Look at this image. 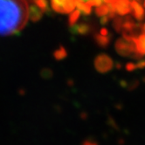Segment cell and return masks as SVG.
Masks as SVG:
<instances>
[{
  "instance_id": "1",
  "label": "cell",
  "mask_w": 145,
  "mask_h": 145,
  "mask_svg": "<svg viewBox=\"0 0 145 145\" xmlns=\"http://www.w3.org/2000/svg\"><path fill=\"white\" fill-rule=\"evenodd\" d=\"M28 20L25 0H0V36L18 33Z\"/></svg>"
},
{
  "instance_id": "2",
  "label": "cell",
  "mask_w": 145,
  "mask_h": 145,
  "mask_svg": "<svg viewBox=\"0 0 145 145\" xmlns=\"http://www.w3.org/2000/svg\"><path fill=\"white\" fill-rule=\"evenodd\" d=\"M95 68L101 72H106L109 71L113 67L112 59L106 54L99 55L95 60Z\"/></svg>"
},
{
  "instance_id": "3",
  "label": "cell",
  "mask_w": 145,
  "mask_h": 145,
  "mask_svg": "<svg viewBox=\"0 0 145 145\" xmlns=\"http://www.w3.org/2000/svg\"><path fill=\"white\" fill-rule=\"evenodd\" d=\"M116 8V12L121 16H124L131 13L130 0H117L114 4Z\"/></svg>"
},
{
  "instance_id": "4",
  "label": "cell",
  "mask_w": 145,
  "mask_h": 145,
  "mask_svg": "<svg viewBox=\"0 0 145 145\" xmlns=\"http://www.w3.org/2000/svg\"><path fill=\"white\" fill-rule=\"evenodd\" d=\"M131 5V13L133 14L134 18L138 21H142L145 18V10L144 8L140 5L139 2L133 0L130 2Z\"/></svg>"
},
{
  "instance_id": "5",
  "label": "cell",
  "mask_w": 145,
  "mask_h": 145,
  "mask_svg": "<svg viewBox=\"0 0 145 145\" xmlns=\"http://www.w3.org/2000/svg\"><path fill=\"white\" fill-rule=\"evenodd\" d=\"M43 17V12L38 6L31 5L28 6V19L32 22H38Z\"/></svg>"
},
{
  "instance_id": "6",
  "label": "cell",
  "mask_w": 145,
  "mask_h": 145,
  "mask_svg": "<svg viewBox=\"0 0 145 145\" xmlns=\"http://www.w3.org/2000/svg\"><path fill=\"white\" fill-rule=\"evenodd\" d=\"M135 43H136L137 54L140 57L145 55V33H142L137 37L135 39Z\"/></svg>"
},
{
  "instance_id": "7",
  "label": "cell",
  "mask_w": 145,
  "mask_h": 145,
  "mask_svg": "<svg viewBox=\"0 0 145 145\" xmlns=\"http://www.w3.org/2000/svg\"><path fill=\"white\" fill-rule=\"evenodd\" d=\"M90 30L89 25L86 23H80V24H75L72 26H71V31L74 34H87Z\"/></svg>"
},
{
  "instance_id": "8",
  "label": "cell",
  "mask_w": 145,
  "mask_h": 145,
  "mask_svg": "<svg viewBox=\"0 0 145 145\" xmlns=\"http://www.w3.org/2000/svg\"><path fill=\"white\" fill-rule=\"evenodd\" d=\"M76 7L80 12V13L84 14V15H89L92 11V9H91L92 6L89 5L88 3L82 2L81 0H77L76 1Z\"/></svg>"
},
{
  "instance_id": "9",
  "label": "cell",
  "mask_w": 145,
  "mask_h": 145,
  "mask_svg": "<svg viewBox=\"0 0 145 145\" xmlns=\"http://www.w3.org/2000/svg\"><path fill=\"white\" fill-rule=\"evenodd\" d=\"M108 12H109V7H108V4L107 3L102 4L99 6H96L95 8V13L99 17L107 16Z\"/></svg>"
},
{
  "instance_id": "10",
  "label": "cell",
  "mask_w": 145,
  "mask_h": 145,
  "mask_svg": "<svg viewBox=\"0 0 145 145\" xmlns=\"http://www.w3.org/2000/svg\"><path fill=\"white\" fill-rule=\"evenodd\" d=\"M33 1L43 12H50V8L48 6L47 0H33Z\"/></svg>"
},
{
  "instance_id": "11",
  "label": "cell",
  "mask_w": 145,
  "mask_h": 145,
  "mask_svg": "<svg viewBox=\"0 0 145 145\" xmlns=\"http://www.w3.org/2000/svg\"><path fill=\"white\" fill-rule=\"evenodd\" d=\"M80 12L79 10H75V11L72 12L69 15V18H68V23H69V25L70 26H72L76 24L77 20L80 18Z\"/></svg>"
},
{
  "instance_id": "12",
  "label": "cell",
  "mask_w": 145,
  "mask_h": 145,
  "mask_svg": "<svg viewBox=\"0 0 145 145\" xmlns=\"http://www.w3.org/2000/svg\"><path fill=\"white\" fill-rule=\"evenodd\" d=\"M95 38V40L98 43V45L101 46H106L109 43V40H110L109 38L108 37V35L104 36L101 34H96Z\"/></svg>"
},
{
  "instance_id": "13",
  "label": "cell",
  "mask_w": 145,
  "mask_h": 145,
  "mask_svg": "<svg viewBox=\"0 0 145 145\" xmlns=\"http://www.w3.org/2000/svg\"><path fill=\"white\" fill-rule=\"evenodd\" d=\"M122 23H123V19L121 18L118 17V18H114V26H115L117 32L122 31Z\"/></svg>"
},
{
  "instance_id": "14",
  "label": "cell",
  "mask_w": 145,
  "mask_h": 145,
  "mask_svg": "<svg viewBox=\"0 0 145 145\" xmlns=\"http://www.w3.org/2000/svg\"><path fill=\"white\" fill-rule=\"evenodd\" d=\"M67 53H66V50L63 47H60L59 49H58L55 53H54V56L57 59H63L66 56Z\"/></svg>"
},
{
  "instance_id": "15",
  "label": "cell",
  "mask_w": 145,
  "mask_h": 145,
  "mask_svg": "<svg viewBox=\"0 0 145 145\" xmlns=\"http://www.w3.org/2000/svg\"><path fill=\"white\" fill-rule=\"evenodd\" d=\"M108 20H109V18L108 16H103V17H101V20H100V22L101 25H106L108 22Z\"/></svg>"
},
{
  "instance_id": "16",
  "label": "cell",
  "mask_w": 145,
  "mask_h": 145,
  "mask_svg": "<svg viewBox=\"0 0 145 145\" xmlns=\"http://www.w3.org/2000/svg\"><path fill=\"white\" fill-rule=\"evenodd\" d=\"M108 30H107V29H105V28H102V29L101 30V35L107 36V35H108Z\"/></svg>"
},
{
  "instance_id": "17",
  "label": "cell",
  "mask_w": 145,
  "mask_h": 145,
  "mask_svg": "<svg viewBox=\"0 0 145 145\" xmlns=\"http://www.w3.org/2000/svg\"><path fill=\"white\" fill-rule=\"evenodd\" d=\"M137 67H138L139 68H143V67H145V60L140 61L139 63L137 64Z\"/></svg>"
},
{
  "instance_id": "18",
  "label": "cell",
  "mask_w": 145,
  "mask_h": 145,
  "mask_svg": "<svg viewBox=\"0 0 145 145\" xmlns=\"http://www.w3.org/2000/svg\"><path fill=\"white\" fill-rule=\"evenodd\" d=\"M81 1H82V2H84V3H87V2L88 1V0H81Z\"/></svg>"
},
{
  "instance_id": "19",
  "label": "cell",
  "mask_w": 145,
  "mask_h": 145,
  "mask_svg": "<svg viewBox=\"0 0 145 145\" xmlns=\"http://www.w3.org/2000/svg\"><path fill=\"white\" fill-rule=\"evenodd\" d=\"M143 6H144V8H145V0H144V2H143Z\"/></svg>"
}]
</instances>
